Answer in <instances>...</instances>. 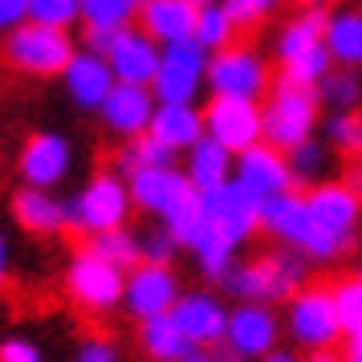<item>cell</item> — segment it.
Segmentation results:
<instances>
[{
    "instance_id": "d4e9b609",
    "label": "cell",
    "mask_w": 362,
    "mask_h": 362,
    "mask_svg": "<svg viewBox=\"0 0 362 362\" xmlns=\"http://www.w3.org/2000/svg\"><path fill=\"white\" fill-rule=\"evenodd\" d=\"M183 171H187V180H192L196 192H216V187L232 183L236 155L224 143H216L212 134H204L192 151H183Z\"/></svg>"
},
{
    "instance_id": "e575fe53",
    "label": "cell",
    "mask_w": 362,
    "mask_h": 362,
    "mask_svg": "<svg viewBox=\"0 0 362 362\" xmlns=\"http://www.w3.org/2000/svg\"><path fill=\"white\" fill-rule=\"evenodd\" d=\"M196 41L208 53H220V49H228L232 41H240V29H236V21L228 17V8H224L220 0L199 8V17H196Z\"/></svg>"
},
{
    "instance_id": "5bb4252c",
    "label": "cell",
    "mask_w": 362,
    "mask_h": 362,
    "mask_svg": "<svg viewBox=\"0 0 362 362\" xmlns=\"http://www.w3.org/2000/svg\"><path fill=\"white\" fill-rule=\"evenodd\" d=\"M232 180L245 187L248 196L264 199H277L285 192H293V167H289V155L273 143H257V147H248L236 155V175Z\"/></svg>"
},
{
    "instance_id": "7402d4cb",
    "label": "cell",
    "mask_w": 362,
    "mask_h": 362,
    "mask_svg": "<svg viewBox=\"0 0 362 362\" xmlns=\"http://www.w3.org/2000/svg\"><path fill=\"white\" fill-rule=\"evenodd\" d=\"M8 212L29 236H57V232L69 228V212H66V199L49 192V187H29L21 183L13 199H8Z\"/></svg>"
},
{
    "instance_id": "6f0895ef",
    "label": "cell",
    "mask_w": 362,
    "mask_h": 362,
    "mask_svg": "<svg viewBox=\"0 0 362 362\" xmlns=\"http://www.w3.org/2000/svg\"><path fill=\"white\" fill-rule=\"evenodd\" d=\"M358 277H362V269H358Z\"/></svg>"
},
{
    "instance_id": "e0dca14e",
    "label": "cell",
    "mask_w": 362,
    "mask_h": 362,
    "mask_svg": "<svg viewBox=\"0 0 362 362\" xmlns=\"http://www.w3.org/2000/svg\"><path fill=\"white\" fill-rule=\"evenodd\" d=\"M159 110V98H155V90L151 86H134V82H118L110 90V98L102 102V127L106 134H115L118 143H127V139H139V134L151 131V118Z\"/></svg>"
},
{
    "instance_id": "44dd1931",
    "label": "cell",
    "mask_w": 362,
    "mask_h": 362,
    "mask_svg": "<svg viewBox=\"0 0 362 362\" xmlns=\"http://www.w3.org/2000/svg\"><path fill=\"white\" fill-rule=\"evenodd\" d=\"M159 57H163V45L147 33V29H122L115 41V49L106 53V62L115 69L118 82H134V86H151L155 74H159Z\"/></svg>"
},
{
    "instance_id": "7dc6e473",
    "label": "cell",
    "mask_w": 362,
    "mask_h": 362,
    "mask_svg": "<svg viewBox=\"0 0 362 362\" xmlns=\"http://www.w3.org/2000/svg\"><path fill=\"white\" fill-rule=\"evenodd\" d=\"M228 358H232L228 346H196L183 362H228Z\"/></svg>"
},
{
    "instance_id": "ffe728a7",
    "label": "cell",
    "mask_w": 362,
    "mask_h": 362,
    "mask_svg": "<svg viewBox=\"0 0 362 362\" xmlns=\"http://www.w3.org/2000/svg\"><path fill=\"white\" fill-rule=\"evenodd\" d=\"M62 86H66V98L74 102L78 110L98 115L102 102L110 98V90L118 86V78H115V69H110V62H106L102 53L78 49L74 62L66 66V74H62Z\"/></svg>"
},
{
    "instance_id": "cb8c5ba5",
    "label": "cell",
    "mask_w": 362,
    "mask_h": 362,
    "mask_svg": "<svg viewBox=\"0 0 362 362\" xmlns=\"http://www.w3.org/2000/svg\"><path fill=\"white\" fill-rule=\"evenodd\" d=\"M326 17L329 8H297L293 17L285 21L273 37V57H277V66H289L297 57H305L310 49L317 45H326Z\"/></svg>"
},
{
    "instance_id": "4fadbf2b",
    "label": "cell",
    "mask_w": 362,
    "mask_h": 362,
    "mask_svg": "<svg viewBox=\"0 0 362 362\" xmlns=\"http://www.w3.org/2000/svg\"><path fill=\"white\" fill-rule=\"evenodd\" d=\"M17 171H21V183L57 192V187L69 180V171H74V143H69L62 131L29 134L25 147H21Z\"/></svg>"
},
{
    "instance_id": "d6986e66",
    "label": "cell",
    "mask_w": 362,
    "mask_h": 362,
    "mask_svg": "<svg viewBox=\"0 0 362 362\" xmlns=\"http://www.w3.org/2000/svg\"><path fill=\"white\" fill-rule=\"evenodd\" d=\"M127 183H131L134 212H147V216H155V220H167L187 196H196V187H192V180H187V171H183L180 163L134 171Z\"/></svg>"
},
{
    "instance_id": "836d02e7",
    "label": "cell",
    "mask_w": 362,
    "mask_h": 362,
    "mask_svg": "<svg viewBox=\"0 0 362 362\" xmlns=\"http://www.w3.org/2000/svg\"><path fill=\"white\" fill-rule=\"evenodd\" d=\"M147 0H82L86 29H131Z\"/></svg>"
},
{
    "instance_id": "4dcf8cb0",
    "label": "cell",
    "mask_w": 362,
    "mask_h": 362,
    "mask_svg": "<svg viewBox=\"0 0 362 362\" xmlns=\"http://www.w3.org/2000/svg\"><path fill=\"white\" fill-rule=\"evenodd\" d=\"M175 163H180V155L167 147V143H159L151 131L139 134V139H127V143L115 151V171L127 175V180H131L134 171H147V167H175Z\"/></svg>"
},
{
    "instance_id": "91938a15",
    "label": "cell",
    "mask_w": 362,
    "mask_h": 362,
    "mask_svg": "<svg viewBox=\"0 0 362 362\" xmlns=\"http://www.w3.org/2000/svg\"><path fill=\"white\" fill-rule=\"evenodd\" d=\"M358 236H362V228H358Z\"/></svg>"
},
{
    "instance_id": "7c38bea8",
    "label": "cell",
    "mask_w": 362,
    "mask_h": 362,
    "mask_svg": "<svg viewBox=\"0 0 362 362\" xmlns=\"http://www.w3.org/2000/svg\"><path fill=\"white\" fill-rule=\"evenodd\" d=\"M183 285L175 277L171 264H134L127 273V297H122V310L131 313L134 322H147V317H163L175 310Z\"/></svg>"
},
{
    "instance_id": "484cf974",
    "label": "cell",
    "mask_w": 362,
    "mask_h": 362,
    "mask_svg": "<svg viewBox=\"0 0 362 362\" xmlns=\"http://www.w3.org/2000/svg\"><path fill=\"white\" fill-rule=\"evenodd\" d=\"M196 17L199 8L192 0H147L139 13V29H147L159 45H175L196 37Z\"/></svg>"
},
{
    "instance_id": "f907efd6",
    "label": "cell",
    "mask_w": 362,
    "mask_h": 362,
    "mask_svg": "<svg viewBox=\"0 0 362 362\" xmlns=\"http://www.w3.org/2000/svg\"><path fill=\"white\" fill-rule=\"evenodd\" d=\"M8 257H13V248H8V236L0 228V289H4V281H8Z\"/></svg>"
},
{
    "instance_id": "30bf717a",
    "label": "cell",
    "mask_w": 362,
    "mask_h": 362,
    "mask_svg": "<svg viewBox=\"0 0 362 362\" xmlns=\"http://www.w3.org/2000/svg\"><path fill=\"white\" fill-rule=\"evenodd\" d=\"M285 338V322H281V310L269 305V301H236L228 313V346L236 358L245 362H261L264 354H273Z\"/></svg>"
},
{
    "instance_id": "d6a6232c",
    "label": "cell",
    "mask_w": 362,
    "mask_h": 362,
    "mask_svg": "<svg viewBox=\"0 0 362 362\" xmlns=\"http://www.w3.org/2000/svg\"><path fill=\"white\" fill-rule=\"evenodd\" d=\"M322 139L334 147V155L358 159L362 155V115L358 110H326V118H322Z\"/></svg>"
},
{
    "instance_id": "8992f818",
    "label": "cell",
    "mask_w": 362,
    "mask_h": 362,
    "mask_svg": "<svg viewBox=\"0 0 362 362\" xmlns=\"http://www.w3.org/2000/svg\"><path fill=\"white\" fill-rule=\"evenodd\" d=\"M78 49L82 45L74 41L69 29H53V25H37V21H25L21 29L0 37V57L29 78H62Z\"/></svg>"
},
{
    "instance_id": "1f68e13d",
    "label": "cell",
    "mask_w": 362,
    "mask_h": 362,
    "mask_svg": "<svg viewBox=\"0 0 362 362\" xmlns=\"http://www.w3.org/2000/svg\"><path fill=\"white\" fill-rule=\"evenodd\" d=\"M317 98L326 110H362V69L334 66L317 82Z\"/></svg>"
},
{
    "instance_id": "9c48e42d",
    "label": "cell",
    "mask_w": 362,
    "mask_h": 362,
    "mask_svg": "<svg viewBox=\"0 0 362 362\" xmlns=\"http://www.w3.org/2000/svg\"><path fill=\"white\" fill-rule=\"evenodd\" d=\"M208 66H212V53L199 45L196 37L163 45L159 57V74H155V98L159 102H199V94L208 90Z\"/></svg>"
},
{
    "instance_id": "b9f144b4",
    "label": "cell",
    "mask_w": 362,
    "mask_h": 362,
    "mask_svg": "<svg viewBox=\"0 0 362 362\" xmlns=\"http://www.w3.org/2000/svg\"><path fill=\"white\" fill-rule=\"evenodd\" d=\"M180 252H183L180 240H175L163 224H159V228H151L147 236H143V261H151V264H171Z\"/></svg>"
},
{
    "instance_id": "d590c367",
    "label": "cell",
    "mask_w": 362,
    "mask_h": 362,
    "mask_svg": "<svg viewBox=\"0 0 362 362\" xmlns=\"http://www.w3.org/2000/svg\"><path fill=\"white\" fill-rule=\"evenodd\" d=\"M86 245L94 248V252H102L106 261H115L118 269H127L131 273L134 264H143V236L134 228H110V232H102V236H94V240H86Z\"/></svg>"
},
{
    "instance_id": "db71d44e",
    "label": "cell",
    "mask_w": 362,
    "mask_h": 362,
    "mask_svg": "<svg viewBox=\"0 0 362 362\" xmlns=\"http://www.w3.org/2000/svg\"><path fill=\"white\" fill-rule=\"evenodd\" d=\"M297 8H338L342 0H293Z\"/></svg>"
},
{
    "instance_id": "ba28073f",
    "label": "cell",
    "mask_w": 362,
    "mask_h": 362,
    "mask_svg": "<svg viewBox=\"0 0 362 362\" xmlns=\"http://www.w3.org/2000/svg\"><path fill=\"white\" fill-rule=\"evenodd\" d=\"M273 62L269 53L248 45V41H232L228 49L212 53V66H208V94L216 98H252L264 102L273 90Z\"/></svg>"
},
{
    "instance_id": "680465c9",
    "label": "cell",
    "mask_w": 362,
    "mask_h": 362,
    "mask_svg": "<svg viewBox=\"0 0 362 362\" xmlns=\"http://www.w3.org/2000/svg\"><path fill=\"white\" fill-rule=\"evenodd\" d=\"M358 8H362V0H358Z\"/></svg>"
},
{
    "instance_id": "83f0119b",
    "label": "cell",
    "mask_w": 362,
    "mask_h": 362,
    "mask_svg": "<svg viewBox=\"0 0 362 362\" xmlns=\"http://www.w3.org/2000/svg\"><path fill=\"white\" fill-rule=\"evenodd\" d=\"M139 346H143V354H147L151 362H183L196 350V342L183 334L180 322H175L171 313L139 322Z\"/></svg>"
},
{
    "instance_id": "681fc988",
    "label": "cell",
    "mask_w": 362,
    "mask_h": 362,
    "mask_svg": "<svg viewBox=\"0 0 362 362\" xmlns=\"http://www.w3.org/2000/svg\"><path fill=\"white\" fill-rule=\"evenodd\" d=\"M342 358L346 362H362V334H346L342 338Z\"/></svg>"
},
{
    "instance_id": "5b68a950",
    "label": "cell",
    "mask_w": 362,
    "mask_h": 362,
    "mask_svg": "<svg viewBox=\"0 0 362 362\" xmlns=\"http://www.w3.org/2000/svg\"><path fill=\"white\" fill-rule=\"evenodd\" d=\"M261 106H264V143H273V147L293 151L297 143L322 134L326 106H322L313 86H297V82L277 78Z\"/></svg>"
},
{
    "instance_id": "7a4b0ae2",
    "label": "cell",
    "mask_w": 362,
    "mask_h": 362,
    "mask_svg": "<svg viewBox=\"0 0 362 362\" xmlns=\"http://www.w3.org/2000/svg\"><path fill=\"white\" fill-rule=\"evenodd\" d=\"M261 232H269L277 245L301 252L310 264H334V261H342L346 252L354 248L350 240L326 232L317 220H313L310 204H305V192H297V187L293 192H285V196H277V199H264Z\"/></svg>"
},
{
    "instance_id": "f546056e",
    "label": "cell",
    "mask_w": 362,
    "mask_h": 362,
    "mask_svg": "<svg viewBox=\"0 0 362 362\" xmlns=\"http://www.w3.org/2000/svg\"><path fill=\"white\" fill-rule=\"evenodd\" d=\"M289 155V167H293V183L297 192H310V187H317V183L329 180V171H334V147H329L322 134H313V139H305V143H297L293 151H285Z\"/></svg>"
},
{
    "instance_id": "8d00e7d4",
    "label": "cell",
    "mask_w": 362,
    "mask_h": 362,
    "mask_svg": "<svg viewBox=\"0 0 362 362\" xmlns=\"http://www.w3.org/2000/svg\"><path fill=\"white\" fill-rule=\"evenodd\" d=\"M159 224L180 240V248L192 252V245H196L199 236H204V228H208V208H204V196H199V192H196V196H187L180 208L167 216V220H159Z\"/></svg>"
},
{
    "instance_id": "9f6ffc18",
    "label": "cell",
    "mask_w": 362,
    "mask_h": 362,
    "mask_svg": "<svg viewBox=\"0 0 362 362\" xmlns=\"http://www.w3.org/2000/svg\"><path fill=\"white\" fill-rule=\"evenodd\" d=\"M228 354H232V350H228ZM228 362H245V358H236V354H232V358H228Z\"/></svg>"
},
{
    "instance_id": "7bdbcfd3",
    "label": "cell",
    "mask_w": 362,
    "mask_h": 362,
    "mask_svg": "<svg viewBox=\"0 0 362 362\" xmlns=\"http://www.w3.org/2000/svg\"><path fill=\"white\" fill-rule=\"evenodd\" d=\"M69 362H122V350H118L110 338L94 334V338H82V342H78V350H74Z\"/></svg>"
},
{
    "instance_id": "603a6c76",
    "label": "cell",
    "mask_w": 362,
    "mask_h": 362,
    "mask_svg": "<svg viewBox=\"0 0 362 362\" xmlns=\"http://www.w3.org/2000/svg\"><path fill=\"white\" fill-rule=\"evenodd\" d=\"M151 134L167 143V147L183 155V151H192L208 134V122H204V106L196 102H159V110L151 118Z\"/></svg>"
},
{
    "instance_id": "f35d334b",
    "label": "cell",
    "mask_w": 362,
    "mask_h": 362,
    "mask_svg": "<svg viewBox=\"0 0 362 362\" xmlns=\"http://www.w3.org/2000/svg\"><path fill=\"white\" fill-rule=\"evenodd\" d=\"M29 21L53 25V29H74L82 21V0H29Z\"/></svg>"
},
{
    "instance_id": "f1b7e54d",
    "label": "cell",
    "mask_w": 362,
    "mask_h": 362,
    "mask_svg": "<svg viewBox=\"0 0 362 362\" xmlns=\"http://www.w3.org/2000/svg\"><path fill=\"white\" fill-rule=\"evenodd\" d=\"M192 257H196V269L199 277H208L220 289V281L228 277L232 269H236V261H240V245L232 240V236H224L220 228H204V236H199L196 245H192Z\"/></svg>"
},
{
    "instance_id": "11a10c76",
    "label": "cell",
    "mask_w": 362,
    "mask_h": 362,
    "mask_svg": "<svg viewBox=\"0 0 362 362\" xmlns=\"http://www.w3.org/2000/svg\"><path fill=\"white\" fill-rule=\"evenodd\" d=\"M192 4H196V8H204V4H216V0H192Z\"/></svg>"
},
{
    "instance_id": "4316f807",
    "label": "cell",
    "mask_w": 362,
    "mask_h": 362,
    "mask_svg": "<svg viewBox=\"0 0 362 362\" xmlns=\"http://www.w3.org/2000/svg\"><path fill=\"white\" fill-rule=\"evenodd\" d=\"M326 49L334 66L362 69V8L358 4H338L326 17Z\"/></svg>"
},
{
    "instance_id": "ac0fdd59",
    "label": "cell",
    "mask_w": 362,
    "mask_h": 362,
    "mask_svg": "<svg viewBox=\"0 0 362 362\" xmlns=\"http://www.w3.org/2000/svg\"><path fill=\"white\" fill-rule=\"evenodd\" d=\"M305 204H310L313 220L322 224L326 232L342 236V240H358V228H362V196L350 187V180H326L305 192Z\"/></svg>"
},
{
    "instance_id": "bcb514c9",
    "label": "cell",
    "mask_w": 362,
    "mask_h": 362,
    "mask_svg": "<svg viewBox=\"0 0 362 362\" xmlns=\"http://www.w3.org/2000/svg\"><path fill=\"white\" fill-rule=\"evenodd\" d=\"M118 33H122V29H86V25H82V49L102 53V57H106V53L115 49Z\"/></svg>"
},
{
    "instance_id": "3957f363",
    "label": "cell",
    "mask_w": 362,
    "mask_h": 362,
    "mask_svg": "<svg viewBox=\"0 0 362 362\" xmlns=\"http://www.w3.org/2000/svg\"><path fill=\"white\" fill-rule=\"evenodd\" d=\"M66 212H69V232H78L86 240H94L110 228H122L134 212L131 183H127V175H118L115 167L98 171L66 199Z\"/></svg>"
},
{
    "instance_id": "74e56055",
    "label": "cell",
    "mask_w": 362,
    "mask_h": 362,
    "mask_svg": "<svg viewBox=\"0 0 362 362\" xmlns=\"http://www.w3.org/2000/svg\"><path fill=\"white\" fill-rule=\"evenodd\" d=\"M329 69H334V57H329L326 45H317V49H310L305 57H297V62H289V66H281V78H285V82L313 86V90H317V82L326 78Z\"/></svg>"
},
{
    "instance_id": "816d5d0a",
    "label": "cell",
    "mask_w": 362,
    "mask_h": 362,
    "mask_svg": "<svg viewBox=\"0 0 362 362\" xmlns=\"http://www.w3.org/2000/svg\"><path fill=\"white\" fill-rule=\"evenodd\" d=\"M346 180H350V187L362 196V155H358V159H350V167H346Z\"/></svg>"
},
{
    "instance_id": "9a60e30c",
    "label": "cell",
    "mask_w": 362,
    "mask_h": 362,
    "mask_svg": "<svg viewBox=\"0 0 362 362\" xmlns=\"http://www.w3.org/2000/svg\"><path fill=\"white\" fill-rule=\"evenodd\" d=\"M228 313L232 305L220 297V289H183L171 317L196 346H224L228 338Z\"/></svg>"
},
{
    "instance_id": "ee69618b",
    "label": "cell",
    "mask_w": 362,
    "mask_h": 362,
    "mask_svg": "<svg viewBox=\"0 0 362 362\" xmlns=\"http://www.w3.org/2000/svg\"><path fill=\"white\" fill-rule=\"evenodd\" d=\"M0 362H45V354H41V346L33 342V338H4L0 342Z\"/></svg>"
},
{
    "instance_id": "52a82bcc",
    "label": "cell",
    "mask_w": 362,
    "mask_h": 362,
    "mask_svg": "<svg viewBox=\"0 0 362 362\" xmlns=\"http://www.w3.org/2000/svg\"><path fill=\"white\" fill-rule=\"evenodd\" d=\"M66 293L78 310L94 313V317L115 313L122 310V297H127V269H118L115 261L82 245L66 264Z\"/></svg>"
},
{
    "instance_id": "c3c4849f",
    "label": "cell",
    "mask_w": 362,
    "mask_h": 362,
    "mask_svg": "<svg viewBox=\"0 0 362 362\" xmlns=\"http://www.w3.org/2000/svg\"><path fill=\"white\" fill-rule=\"evenodd\" d=\"M261 362H305V354L297 350V346H277L273 354H264Z\"/></svg>"
},
{
    "instance_id": "60d3db41",
    "label": "cell",
    "mask_w": 362,
    "mask_h": 362,
    "mask_svg": "<svg viewBox=\"0 0 362 362\" xmlns=\"http://www.w3.org/2000/svg\"><path fill=\"white\" fill-rule=\"evenodd\" d=\"M220 4L228 8V17L236 21V29L245 33V29H261L269 17H277L285 0H220Z\"/></svg>"
},
{
    "instance_id": "f5cc1de1",
    "label": "cell",
    "mask_w": 362,
    "mask_h": 362,
    "mask_svg": "<svg viewBox=\"0 0 362 362\" xmlns=\"http://www.w3.org/2000/svg\"><path fill=\"white\" fill-rule=\"evenodd\" d=\"M305 362H346L342 350H313V354H305Z\"/></svg>"
},
{
    "instance_id": "8fae6325",
    "label": "cell",
    "mask_w": 362,
    "mask_h": 362,
    "mask_svg": "<svg viewBox=\"0 0 362 362\" xmlns=\"http://www.w3.org/2000/svg\"><path fill=\"white\" fill-rule=\"evenodd\" d=\"M204 122L216 143H224L232 155L264 143V106L252 98H208L204 106Z\"/></svg>"
},
{
    "instance_id": "ab89813d",
    "label": "cell",
    "mask_w": 362,
    "mask_h": 362,
    "mask_svg": "<svg viewBox=\"0 0 362 362\" xmlns=\"http://www.w3.org/2000/svg\"><path fill=\"white\" fill-rule=\"evenodd\" d=\"M334 301H338V317H342L346 334H362V277H346L334 285Z\"/></svg>"
},
{
    "instance_id": "6da1fadb",
    "label": "cell",
    "mask_w": 362,
    "mask_h": 362,
    "mask_svg": "<svg viewBox=\"0 0 362 362\" xmlns=\"http://www.w3.org/2000/svg\"><path fill=\"white\" fill-rule=\"evenodd\" d=\"M310 285V261L285 245H273L269 252H257L248 261H236L228 277L220 281V293L232 301H269L285 305L297 289Z\"/></svg>"
},
{
    "instance_id": "2e32d148",
    "label": "cell",
    "mask_w": 362,
    "mask_h": 362,
    "mask_svg": "<svg viewBox=\"0 0 362 362\" xmlns=\"http://www.w3.org/2000/svg\"><path fill=\"white\" fill-rule=\"evenodd\" d=\"M199 196H204V208H208V224L220 228L224 236H232L240 248L261 232V208L264 204L257 196H248L236 180L224 183V187H216V192H199Z\"/></svg>"
},
{
    "instance_id": "f6af8a7d",
    "label": "cell",
    "mask_w": 362,
    "mask_h": 362,
    "mask_svg": "<svg viewBox=\"0 0 362 362\" xmlns=\"http://www.w3.org/2000/svg\"><path fill=\"white\" fill-rule=\"evenodd\" d=\"M29 21V0H0V37Z\"/></svg>"
},
{
    "instance_id": "277c9868",
    "label": "cell",
    "mask_w": 362,
    "mask_h": 362,
    "mask_svg": "<svg viewBox=\"0 0 362 362\" xmlns=\"http://www.w3.org/2000/svg\"><path fill=\"white\" fill-rule=\"evenodd\" d=\"M281 322H285V338L297 346L301 354L313 350H334L346 338L342 317H338V301H334V285H305L297 289L285 305H281Z\"/></svg>"
}]
</instances>
